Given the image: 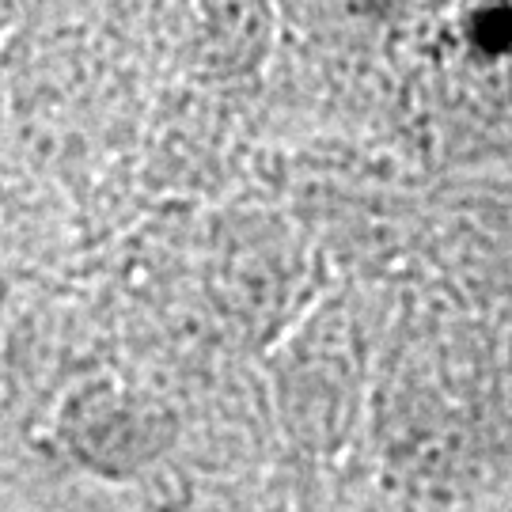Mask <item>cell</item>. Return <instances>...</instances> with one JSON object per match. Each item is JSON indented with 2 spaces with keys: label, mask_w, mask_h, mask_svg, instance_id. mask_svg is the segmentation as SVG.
<instances>
[{
  "label": "cell",
  "mask_w": 512,
  "mask_h": 512,
  "mask_svg": "<svg viewBox=\"0 0 512 512\" xmlns=\"http://www.w3.org/2000/svg\"><path fill=\"white\" fill-rule=\"evenodd\" d=\"M57 440L99 478H137L175 440V414L156 395L118 380H92L57 406Z\"/></svg>",
  "instance_id": "cell-1"
},
{
  "label": "cell",
  "mask_w": 512,
  "mask_h": 512,
  "mask_svg": "<svg viewBox=\"0 0 512 512\" xmlns=\"http://www.w3.org/2000/svg\"><path fill=\"white\" fill-rule=\"evenodd\" d=\"M475 42L486 54H509L512 50V8H486L475 23Z\"/></svg>",
  "instance_id": "cell-2"
}]
</instances>
